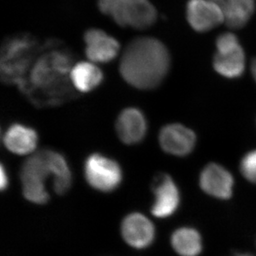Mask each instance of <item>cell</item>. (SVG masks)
Returning a JSON list of instances; mask_svg holds the SVG:
<instances>
[{
	"instance_id": "obj_23",
	"label": "cell",
	"mask_w": 256,
	"mask_h": 256,
	"mask_svg": "<svg viewBox=\"0 0 256 256\" xmlns=\"http://www.w3.org/2000/svg\"><path fill=\"white\" fill-rule=\"evenodd\" d=\"M208 1H210V2H214L216 4H218L220 5V4L222 2L223 0H208Z\"/></svg>"
},
{
	"instance_id": "obj_15",
	"label": "cell",
	"mask_w": 256,
	"mask_h": 256,
	"mask_svg": "<svg viewBox=\"0 0 256 256\" xmlns=\"http://www.w3.org/2000/svg\"><path fill=\"white\" fill-rule=\"evenodd\" d=\"M2 142L6 148L12 154H29L36 150L38 136L31 127L14 123L8 127L2 136Z\"/></svg>"
},
{
	"instance_id": "obj_18",
	"label": "cell",
	"mask_w": 256,
	"mask_h": 256,
	"mask_svg": "<svg viewBox=\"0 0 256 256\" xmlns=\"http://www.w3.org/2000/svg\"><path fill=\"white\" fill-rule=\"evenodd\" d=\"M172 246L182 256H198L202 252V239L196 230L182 228L172 234Z\"/></svg>"
},
{
	"instance_id": "obj_1",
	"label": "cell",
	"mask_w": 256,
	"mask_h": 256,
	"mask_svg": "<svg viewBox=\"0 0 256 256\" xmlns=\"http://www.w3.org/2000/svg\"><path fill=\"white\" fill-rule=\"evenodd\" d=\"M72 54L48 44L32 65L20 90L36 106H56L72 96L70 73L73 68Z\"/></svg>"
},
{
	"instance_id": "obj_16",
	"label": "cell",
	"mask_w": 256,
	"mask_h": 256,
	"mask_svg": "<svg viewBox=\"0 0 256 256\" xmlns=\"http://www.w3.org/2000/svg\"><path fill=\"white\" fill-rule=\"evenodd\" d=\"M72 86L79 92L87 93L96 89L104 80L102 70L92 62H80L73 66L70 73Z\"/></svg>"
},
{
	"instance_id": "obj_8",
	"label": "cell",
	"mask_w": 256,
	"mask_h": 256,
	"mask_svg": "<svg viewBox=\"0 0 256 256\" xmlns=\"http://www.w3.org/2000/svg\"><path fill=\"white\" fill-rule=\"evenodd\" d=\"M186 18L190 26L198 32L210 31L225 21L220 5L208 0H189Z\"/></svg>"
},
{
	"instance_id": "obj_9",
	"label": "cell",
	"mask_w": 256,
	"mask_h": 256,
	"mask_svg": "<svg viewBox=\"0 0 256 256\" xmlns=\"http://www.w3.org/2000/svg\"><path fill=\"white\" fill-rule=\"evenodd\" d=\"M160 146L164 152L175 156H186L192 152L196 137L194 131L180 124H170L160 130Z\"/></svg>"
},
{
	"instance_id": "obj_17",
	"label": "cell",
	"mask_w": 256,
	"mask_h": 256,
	"mask_svg": "<svg viewBox=\"0 0 256 256\" xmlns=\"http://www.w3.org/2000/svg\"><path fill=\"white\" fill-rule=\"evenodd\" d=\"M228 27L240 28L250 20L254 11V0H223L220 5Z\"/></svg>"
},
{
	"instance_id": "obj_19",
	"label": "cell",
	"mask_w": 256,
	"mask_h": 256,
	"mask_svg": "<svg viewBox=\"0 0 256 256\" xmlns=\"http://www.w3.org/2000/svg\"><path fill=\"white\" fill-rule=\"evenodd\" d=\"M240 170L244 178L256 184V150L247 152L242 158Z\"/></svg>"
},
{
	"instance_id": "obj_14",
	"label": "cell",
	"mask_w": 256,
	"mask_h": 256,
	"mask_svg": "<svg viewBox=\"0 0 256 256\" xmlns=\"http://www.w3.org/2000/svg\"><path fill=\"white\" fill-rule=\"evenodd\" d=\"M121 233L127 244L136 249L148 246L155 236L154 224L145 216L138 212L130 214L124 219Z\"/></svg>"
},
{
	"instance_id": "obj_13",
	"label": "cell",
	"mask_w": 256,
	"mask_h": 256,
	"mask_svg": "<svg viewBox=\"0 0 256 256\" xmlns=\"http://www.w3.org/2000/svg\"><path fill=\"white\" fill-rule=\"evenodd\" d=\"M155 200L152 214L158 218H167L174 214L180 204L178 188L171 176L164 174L154 185Z\"/></svg>"
},
{
	"instance_id": "obj_6",
	"label": "cell",
	"mask_w": 256,
	"mask_h": 256,
	"mask_svg": "<svg viewBox=\"0 0 256 256\" xmlns=\"http://www.w3.org/2000/svg\"><path fill=\"white\" fill-rule=\"evenodd\" d=\"M216 50L213 60L216 72L229 79L240 78L244 73L246 56L237 36L222 34L216 39Z\"/></svg>"
},
{
	"instance_id": "obj_4",
	"label": "cell",
	"mask_w": 256,
	"mask_h": 256,
	"mask_svg": "<svg viewBox=\"0 0 256 256\" xmlns=\"http://www.w3.org/2000/svg\"><path fill=\"white\" fill-rule=\"evenodd\" d=\"M36 40L27 34L5 41L1 51V76L5 83L18 88L24 85L36 59Z\"/></svg>"
},
{
	"instance_id": "obj_10",
	"label": "cell",
	"mask_w": 256,
	"mask_h": 256,
	"mask_svg": "<svg viewBox=\"0 0 256 256\" xmlns=\"http://www.w3.org/2000/svg\"><path fill=\"white\" fill-rule=\"evenodd\" d=\"M200 188L216 198L228 200L233 194L234 178L230 172L222 165L209 164L200 172Z\"/></svg>"
},
{
	"instance_id": "obj_2",
	"label": "cell",
	"mask_w": 256,
	"mask_h": 256,
	"mask_svg": "<svg viewBox=\"0 0 256 256\" xmlns=\"http://www.w3.org/2000/svg\"><path fill=\"white\" fill-rule=\"evenodd\" d=\"M171 65L170 52L151 36L134 39L126 46L120 63L121 76L138 90H152L162 83Z\"/></svg>"
},
{
	"instance_id": "obj_11",
	"label": "cell",
	"mask_w": 256,
	"mask_h": 256,
	"mask_svg": "<svg viewBox=\"0 0 256 256\" xmlns=\"http://www.w3.org/2000/svg\"><path fill=\"white\" fill-rule=\"evenodd\" d=\"M86 55L92 62L107 63L118 56L120 45L102 29H88L84 35Z\"/></svg>"
},
{
	"instance_id": "obj_7",
	"label": "cell",
	"mask_w": 256,
	"mask_h": 256,
	"mask_svg": "<svg viewBox=\"0 0 256 256\" xmlns=\"http://www.w3.org/2000/svg\"><path fill=\"white\" fill-rule=\"evenodd\" d=\"M85 175L87 182L93 188L104 192L116 190L122 180L120 165L100 154H92L87 158Z\"/></svg>"
},
{
	"instance_id": "obj_12",
	"label": "cell",
	"mask_w": 256,
	"mask_h": 256,
	"mask_svg": "<svg viewBox=\"0 0 256 256\" xmlns=\"http://www.w3.org/2000/svg\"><path fill=\"white\" fill-rule=\"evenodd\" d=\"M116 133L124 144H136L145 138L148 130L147 120L140 110L128 107L118 114L116 123Z\"/></svg>"
},
{
	"instance_id": "obj_5",
	"label": "cell",
	"mask_w": 256,
	"mask_h": 256,
	"mask_svg": "<svg viewBox=\"0 0 256 256\" xmlns=\"http://www.w3.org/2000/svg\"><path fill=\"white\" fill-rule=\"evenodd\" d=\"M98 7L121 27L146 29L157 20V11L150 0H98Z\"/></svg>"
},
{
	"instance_id": "obj_3",
	"label": "cell",
	"mask_w": 256,
	"mask_h": 256,
	"mask_svg": "<svg viewBox=\"0 0 256 256\" xmlns=\"http://www.w3.org/2000/svg\"><path fill=\"white\" fill-rule=\"evenodd\" d=\"M50 175L54 176L56 194H66L72 184V174L62 155L52 150H42L28 158L20 174L25 198L36 204L48 202L45 181Z\"/></svg>"
},
{
	"instance_id": "obj_20",
	"label": "cell",
	"mask_w": 256,
	"mask_h": 256,
	"mask_svg": "<svg viewBox=\"0 0 256 256\" xmlns=\"http://www.w3.org/2000/svg\"><path fill=\"white\" fill-rule=\"evenodd\" d=\"M8 184V178L7 172L5 171L4 166H1V179H0V186L2 191L7 188Z\"/></svg>"
},
{
	"instance_id": "obj_21",
	"label": "cell",
	"mask_w": 256,
	"mask_h": 256,
	"mask_svg": "<svg viewBox=\"0 0 256 256\" xmlns=\"http://www.w3.org/2000/svg\"><path fill=\"white\" fill-rule=\"evenodd\" d=\"M252 72L253 78L256 82V58L253 60L252 64Z\"/></svg>"
},
{
	"instance_id": "obj_22",
	"label": "cell",
	"mask_w": 256,
	"mask_h": 256,
	"mask_svg": "<svg viewBox=\"0 0 256 256\" xmlns=\"http://www.w3.org/2000/svg\"><path fill=\"white\" fill-rule=\"evenodd\" d=\"M236 256H254L253 254H250V253H242V252H236L234 254Z\"/></svg>"
}]
</instances>
